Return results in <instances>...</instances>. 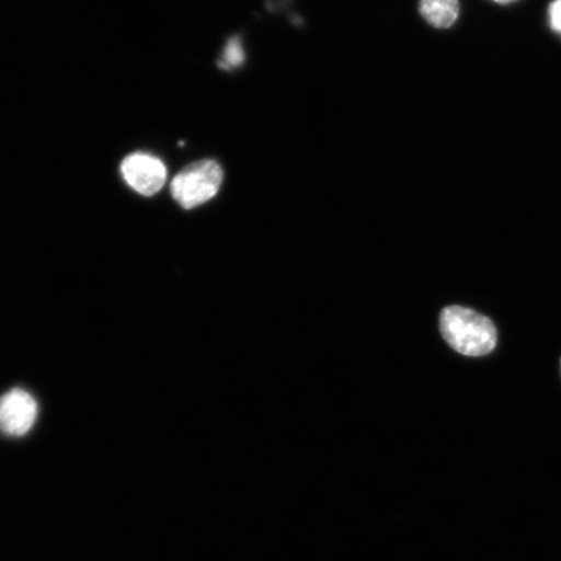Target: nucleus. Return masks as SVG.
Returning <instances> with one entry per match:
<instances>
[{"label":"nucleus","instance_id":"f257e3e1","mask_svg":"<svg viewBox=\"0 0 561 561\" xmlns=\"http://www.w3.org/2000/svg\"><path fill=\"white\" fill-rule=\"evenodd\" d=\"M439 328L448 345L461 355L483 356L496 346L493 321L465 307L445 308L440 313Z\"/></svg>","mask_w":561,"mask_h":561},{"label":"nucleus","instance_id":"f03ea898","mask_svg":"<svg viewBox=\"0 0 561 561\" xmlns=\"http://www.w3.org/2000/svg\"><path fill=\"white\" fill-rule=\"evenodd\" d=\"M224 173L215 160H201L175 175L171 192L180 206L192 209L213 199L219 193Z\"/></svg>","mask_w":561,"mask_h":561},{"label":"nucleus","instance_id":"7ed1b4c3","mask_svg":"<svg viewBox=\"0 0 561 561\" xmlns=\"http://www.w3.org/2000/svg\"><path fill=\"white\" fill-rule=\"evenodd\" d=\"M122 173L126 184L139 194L151 196L161 191L167 181V168L149 153H131L123 161Z\"/></svg>","mask_w":561,"mask_h":561},{"label":"nucleus","instance_id":"20e7f679","mask_svg":"<svg viewBox=\"0 0 561 561\" xmlns=\"http://www.w3.org/2000/svg\"><path fill=\"white\" fill-rule=\"evenodd\" d=\"M37 415L38 407L30 392L15 389L0 397V431L7 436H25Z\"/></svg>","mask_w":561,"mask_h":561},{"label":"nucleus","instance_id":"39448f33","mask_svg":"<svg viewBox=\"0 0 561 561\" xmlns=\"http://www.w3.org/2000/svg\"><path fill=\"white\" fill-rule=\"evenodd\" d=\"M420 12L427 23L446 30L459 16V0H420Z\"/></svg>","mask_w":561,"mask_h":561},{"label":"nucleus","instance_id":"423d86ee","mask_svg":"<svg viewBox=\"0 0 561 561\" xmlns=\"http://www.w3.org/2000/svg\"><path fill=\"white\" fill-rule=\"evenodd\" d=\"M244 60V51L242 48L241 39L233 38L228 42L226 50H224L222 58L219 66L222 69H233L241 66Z\"/></svg>","mask_w":561,"mask_h":561},{"label":"nucleus","instance_id":"0eeeda50","mask_svg":"<svg viewBox=\"0 0 561 561\" xmlns=\"http://www.w3.org/2000/svg\"><path fill=\"white\" fill-rule=\"evenodd\" d=\"M550 25L553 31L561 33V0H556L550 7Z\"/></svg>","mask_w":561,"mask_h":561},{"label":"nucleus","instance_id":"6e6552de","mask_svg":"<svg viewBox=\"0 0 561 561\" xmlns=\"http://www.w3.org/2000/svg\"><path fill=\"white\" fill-rule=\"evenodd\" d=\"M494 2L500 4H510L516 2V0H494Z\"/></svg>","mask_w":561,"mask_h":561}]
</instances>
